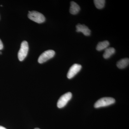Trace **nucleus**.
Masks as SVG:
<instances>
[{
	"label": "nucleus",
	"instance_id": "nucleus-1",
	"mask_svg": "<svg viewBox=\"0 0 129 129\" xmlns=\"http://www.w3.org/2000/svg\"><path fill=\"white\" fill-rule=\"evenodd\" d=\"M115 102V99L112 98H103L99 99L96 102L94 107L96 108L107 107L114 104Z\"/></svg>",
	"mask_w": 129,
	"mask_h": 129
},
{
	"label": "nucleus",
	"instance_id": "nucleus-2",
	"mask_svg": "<svg viewBox=\"0 0 129 129\" xmlns=\"http://www.w3.org/2000/svg\"><path fill=\"white\" fill-rule=\"evenodd\" d=\"M28 16L29 19L37 23H42L45 21V18L43 14L35 11H29Z\"/></svg>",
	"mask_w": 129,
	"mask_h": 129
},
{
	"label": "nucleus",
	"instance_id": "nucleus-3",
	"mask_svg": "<svg viewBox=\"0 0 129 129\" xmlns=\"http://www.w3.org/2000/svg\"><path fill=\"white\" fill-rule=\"evenodd\" d=\"M29 50L28 44L26 41H23L21 44V48L18 54L19 60L21 61H23L27 55Z\"/></svg>",
	"mask_w": 129,
	"mask_h": 129
},
{
	"label": "nucleus",
	"instance_id": "nucleus-4",
	"mask_svg": "<svg viewBox=\"0 0 129 129\" xmlns=\"http://www.w3.org/2000/svg\"><path fill=\"white\" fill-rule=\"evenodd\" d=\"M72 93L68 92L61 96L58 101L57 106L59 108L64 107L72 98Z\"/></svg>",
	"mask_w": 129,
	"mask_h": 129
},
{
	"label": "nucleus",
	"instance_id": "nucleus-5",
	"mask_svg": "<svg viewBox=\"0 0 129 129\" xmlns=\"http://www.w3.org/2000/svg\"><path fill=\"white\" fill-rule=\"evenodd\" d=\"M55 52L53 50H48L43 52L38 58V62L42 63L52 58L55 56Z\"/></svg>",
	"mask_w": 129,
	"mask_h": 129
},
{
	"label": "nucleus",
	"instance_id": "nucleus-6",
	"mask_svg": "<svg viewBox=\"0 0 129 129\" xmlns=\"http://www.w3.org/2000/svg\"><path fill=\"white\" fill-rule=\"evenodd\" d=\"M82 67L80 64H74L70 67L67 74V78L69 79L73 78L80 71Z\"/></svg>",
	"mask_w": 129,
	"mask_h": 129
},
{
	"label": "nucleus",
	"instance_id": "nucleus-7",
	"mask_svg": "<svg viewBox=\"0 0 129 129\" xmlns=\"http://www.w3.org/2000/svg\"><path fill=\"white\" fill-rule=\"evenodd\" d=\"M76 32H81L86 36H89L90 35V30L88 27L84 24H79L76 26Z\"/></svg>",
	"mask_w": 129,
	"mask_h": 129
},
{
	"label": "nucleus",
	"instance_id": "nucleus-8",
	"mask_svg": "<svg viewBox=\"0 0 129 129\" xmlns=\"http://www.w3.org/2000/svg\"><path fill=\"white\" fill-rule=\"evenodd\" d=\"M80 10V7L77 3L74 2H72L71 3L70 12L71 14L75 15L78 14Z\"/></svg>",
	"mask_w": 129,
	"mask_h": 129
},
{
	"label": "nucleus",
	"instance_id": "nucleus-9",
	"mask_svg": "<svg viewBox=\"0 0 129 129\" xmlns=\"http://www.w3.org/2000/svg\"><path fill=\"white\" fill-rule=\"evenodd\" d=\"M115 49L113 47H108L105 50L103 56L105 59H108L115 53Z\"/></svg>",
	"mask_w": 129,
	"mask_h": 129
},
{
	"label": "nucleus",
	"instance_id": "nucleus-10",
	"mask_svg": "<svg viewBox=\"0 0 129 129\" xmlns=\"http://www.w3.org/2000/svg\"><path fill=\"white\" fill-rule=\"evenodd\" d=\"M129 60L128 58H125L120 60L117 63V67L120 69H123L128 65Z\"/></svg>",
	"mask_w": 129,
	"mask_h": 129
},
{
	"label": "nucleus",
	"instance_id": "nucleus-11",
	"mask_svg": "<svg viewBox=\"0 0 129 129\" xmlns=\"http://www.w3.org/2000/svg\"><path fill=\"white\" fill-rule=\"evenodd\" d=\"M109 45V42L107 41L101 42H99L97 46L96 47L97 50L101 51L105 50L106 48H108Z\"/></svg>",
	"mask_w": 129,
	"mask_h": 129
},
{
	"label": "nucleus",
	"instance_id": "nucleus-12",
	"mask_svg": "<svg viewBox=\"0 0 129 129\" xmlns=\"http://www.w3.org/2000/svg\"><path fill=\"white\" fill-rule=\"evenodd\" d=\"M94 2L96 7L98 9H101L105 6V1L104 0H95Z\"/></svg>",
	"mask_w": 129,
	"mask_h": 129
},
{
	"label": "nucleus",
	"instance_id": "nucleus-13",
	"mask_svg": "<svg viewBox=\"0 0 129 129\" xmlns=\"http://www.w3.org/2000/svg\"><path fill=\"white\" fill-rule=\"evenodd\" d=\"M3 48V44L2 41L0 39V50H2Z\"/></svg>",
	"mask_w": 129,
	"mask_h": 129
},
{
	"label": "nucleus",
	"instance_id": "nucleus-14",
	"mask_svg": "<svg viewBox=\"0 0 129 129\" xmlns=\"http://www.w3.org/2000/svg\"><path fill=\"white\" fill-rule=\"evenodd\" d=\"M0 129H7L5 127H3V126H0Z\"/></svg>",
	"mask_w": 129,
	"mask_h": 129
},
{
	"label": "nucleus",
	"instance_id": "nucleus-15",
	"mask_svg": "<svg viewBox=\"0 0 129 129\" xmlns=\"http://www.w3.org/2000/svg\"><path fill=\"white\" fill-rule=\"evenodd\" d=\"M35 129H40V128H35Z\"/></svg>",
	"mask_w": 129,
	"mask_h": 129
},
{
	"label": "nucleus",
	"instance_id": "nucleus-16",
	"mask_svg": "<svg viewBox=\"0 0 129 129\" xmlns=\"http://www.w3.org/2000/svg\"><path fill=\"white\" fill-rule=\"evenodd\" d=\"M2 54V52H0V54Z\"/></svg>",
	"mask_w": 129,
	"mask_h": 129
}]
</instances>
